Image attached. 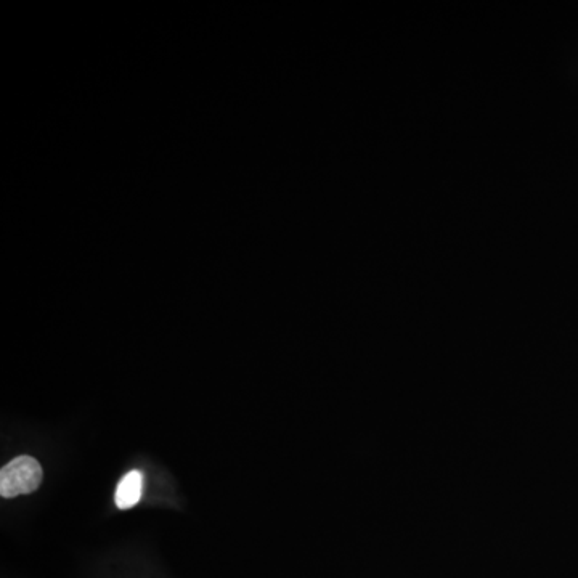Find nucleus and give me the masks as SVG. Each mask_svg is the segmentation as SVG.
<instances>
[{"instance_id": "2", "label": "nucleus", "mask_w": 578, "mask_h": 578, "mask_svg": "<svg viewBox=\"0 0 578 578\" xmlns=\"http://www.w3.org/2000/svg\"><path fill=\"white\" fill-rule=\"evenodd\" d=\"M143 476L140 471H131L119 482L114 501L119 509H129L142 498Z\"/></svg>"}, {"instance_id": "1", "label": "nucleus", "mask_w": 578, "mask_h": 578, "mask_svg": "<svg viewBox=\"0 0 578 578\" xmlns=\"http://www.w3.org/2000/svg\"><path fill=\"white\" fill-rule=\"evenodd\" d=\"M42 468L33 456H18L0 471V495L15 498L39 489Z\"/></svg>"}]
</instances>
